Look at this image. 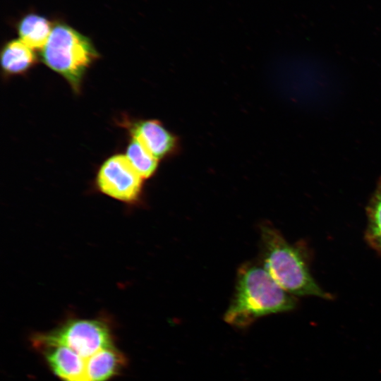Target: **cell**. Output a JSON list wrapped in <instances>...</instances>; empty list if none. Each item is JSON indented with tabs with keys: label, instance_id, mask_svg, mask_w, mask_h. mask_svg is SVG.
<instances>
[{
	"label": "cell",
	"instance_id": "3957f363",
	"mask_svg": "<svg viewBox=\"0 0 381 381\" xmlns=\"http://www.w3.org/2000/svg\"><path fill=\"white\" fill-rule=\"evenodd\" d=\"M97 56L90 40L65 24L52 28L41 52L44 64L62 75L75 92L79 91L85 72Z\"/></svg>",
	"mask_w": 381,
	"mask_h": 381
},
{
	"label": "cell",
	"instance_id": "30bf717a",
	"mask_svg": "<svg viewBox=\"0 0 381 381\" xmlns=\"http://www.w3.org/2000/svg\"><path fill=\"white\" fill-rule=\"evenodd\" d=\"M52 28L46 18L31 13L20 20L18 33L20 40L31 49H42L49 39Z\"/></svg>",
	"mask_w": 381,
	"mask_h": 381
},
{
	"label": "cell",
	"instance_id": "4fadbf2b",
	"mask_svg": "<svg viewBox=\"0 0 381 381\" xmlns=\"http://www.w3.org/2000/svg\"><path fill=\"white\" fill-rule=\"evenodd\" d=\"M380 181H381V179H380Z\"/></svg>",
	"mask_w": 381,
	"mask_h": 381
},
{
	"label": "cell",
	"instance_id": "52a82bcc",
	"mask_svg": "<svg viewBox=\"0 0 381 381\" xmlns=\"http://www.w3.org/2000/svg\"><path fill=\"white\" fill-rule=\"evenodd\" d=\"M130 131L133 138L157 159L169 155L175 148V138L157 121L135 122Z\"/></svg>",
	"mask_w": 381,
	"mask_h": 381
},
{
	"label": "cell",
	"instance_id": "5b68a950",
	"mask_svg": "<svg viewBox=\"0 0 381 381\" xmlns=\"http://www.w3.org/2000/svg\"><path fill=\"white\" fill-rule=\"evenodd\" d=\"M143 178L123 155L108 158L100 167L96 177L99 190L121 202H136L143 187Z\"/></svg>",
	"mask_w": 381,
	"mask_h": 381
},
{
	"label": "cell",
	"instance_id": "9c48e42d",
	"mask_svg": "<svg viewBox=\"0 0 381 381\" xmlns=\"http://www.w3.org/2000/svg\"><path fill=\"white\" fill-rule=\"evenodd\" d=\"M33 49L20 40L7 42L1 52V65L8 75L22 74L28 71L36 61Z\"/></svg>",
	"mask_w": 381,
	"mask_h": 381
},
{
	"label": "cell",
	"instance_id": "8992f818",
	"mask_svg": "<svg viewBox=\"0 0 381 381\" xmlns=\"http://www.w3.org/2000/svg\"><path fill=\"white\" fill-rule=\"evenodd\" d=\"M52 373L63 381H89L86 361L71 349L49 346L40 349Z\"/></svg>",
	"mask_w": 381,
	"mask_h": 381
},
{
	"label": "cell",
	"instance_id": "ba28073f",
	"mask_svg": "<svg viewBox=\"0 0 381 381\" xmlns=\"http://www.w3.org/2000/svg\"><path fill=\"white\" fill-rule=\"evenodd\" d=\"M89 381H108L126 364V358L114 346L99 350L86 360Z\"/></svg>",
	"mask_w": 381,
	"mask_h": 381
},
{
	"label": "cell",
	"instance_id": "7a4b0ae2",
	"mask_svg": "<svg viewBox=\"0 0 381 381\" xmlns=\"http://www.w3.org/2000/svg\"><path fill=\"white\" fill-rule=\"evenodd\" d=\"M261 243L262 266L285 291L293 296L332 298L312 277L302 250L278 230L270 225L262 226Z\"/></svg>",
	"mask_w": 381,
	"mask_h": 381
},
{
	"label": "cell",
	"instance_id": "277c9868",
	"mask_svg": "<svg viewBox=\"0 0 381 381\" xmlns=\"http://www.w3.org/2000/svg\"><path fill=\"white\" fill-rule=\"evenodd\" d=\"M34 347L64 346L85 360L101 349L114 345L109 324L102 318H73L49 332L32 336Z\"/></svg>",
	"mask_w": 381,
	"mask_h": 381
},
{
	"label": "cell",
	"instance_id": "6da1fadb",
	"mask_svg": "<svg viewBox=\"0 0 381 381\" xmlns=\"http://www.w3.org/2000/svg\"><path fill=\"white\" fill-rule=\"evenodd\" d=\"M294 296L263 266L246 264L238 272L236 290L224 319L243 328L262 316L294 310L297 305Z\"/></svg>",
	"mask_w": 381,
	"mask_h": 381
},
{
	"label": "cell",
	"instance_id": "7c38bea8",
	"mask_svg": "<svg viewBox=\"0 0 381 381\" xmlns=\"http://www.w3.org/2000/svg\"><path fill=\"white\" fill-rule=\"evenodd\" d=\"M126 157L143 179L150 177L157 167V159L133 138L126 149Z\"/></svg>",
	"mask_w": 381,
	"mask_h": 381
},
{
	"label": "cell",
	"instance_id": "8fae6325",
	"mask_svg": "<svg viewBox=\"0 0 381 381\" xmlns=\"http://www.w3.org/2000/svg\"><path fill=\"white\" fill-rule=\"evenodd\" d=\"M367 227L365 237L369 246L381 255V181L373 193L366 209Z\"/></svg>",
	"mask_w": 381,
	"mask_h": 381
}]
</instances>
